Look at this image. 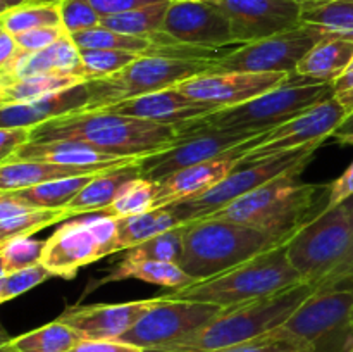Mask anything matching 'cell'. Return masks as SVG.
Returning <instances> with one entry per match:
<instances>
[{
    "label": "cell",
    "mask_w": 353,
    "mask_h": 352,
    "mask_svg": "<svg viewBox=\"0 0 353 352\" xmlns=\"http://www.w3.org/2000/svg\"><path fill=\"white\" fill-rule=\"evenodd\" d=\"M45 244L47 242L31 237L12 238L0 244V276L40 264Z\"/></svg>",
    "instance_id": "cell-40"
},
{
    "label": "cell",
    "mask_w": 353,
    "mask_h": 352,
    "mask_svg": "<svg viewBox=\"0 0 353 352\" xmlns=\"http://www.w3.org/2000/svg\"><path fill=\"white\" fill-rule=\"evenodd\" d=\"M185 228L186 224L157 235V237L130 248L126 257L134 259V261L152 259V261H168L178 262L179 264L183 255V247H185Z\"/></svg>",
    "instance_id": "cell-39"
},
{
    "label": "cell",
    "mask_w": 353,
    "mask_h": 352,
    "mask_svg": "<svg viewBox=\"0 0 353 352\" xmlns=\"http://www.w3.org/2000/svg\"><path fill=\"white\" fill-rule=\"evenodd\" d=\"M286 242L241 262L230 271L221 273L219 276L186 289L171 290L161 297L165 300H193L231 307L292 289L303 282L290 264Z\"/></svg>",
    "instance_id": "cell-3"
},
{
    "label": "cell",
    "mask_w": 353,
    "mask_h": 352,
    "mask_svg": "<svg viewBox=\"0 0 353 352\" xmlns=\"http://www.w3.org/2000/svg\"><path fill=\"white\" fill-rule=\"evenodd\" d=\"M230 19L238 45L264 40L302 24L296 0H210Z\"/></svg>",
    "instance_id": "cell-17"
},
{
    "label": "cell",
    "mask_w": 353,
    "mask_h": 352,
    "mask_svg": "<svg viewBox=\"0 0 353 352\" xmlns=\"http://www.w3.org/2000/svg\"><path fill=\"white\" fill-rule=\"evenodd\" d=\"M302 24L316 28L324 38L353 41V0H319L303 2Z\"/></svg>",
    "instance_id": "cell-31"
},
{
    "label": "cell",
    "mask_w": 353,
    "mask_h": 352,
    "mask_svg": "<svg viewBox=\"0 0 353 352\" xmlns=\"http://www.w3.org/2000/svg\"><path fill=\"white\" fill-rule=\"evenodd\" d=\"M148 54L216 62L240 47L234 41L230 19L210 0L171 2L161 33L152 38Z\"/></svg>",
    "instance_id": "cell-7"
},
{
    "label": "cell",
    "mask_w": 353,
    "mask_h": 352,
    "mask_svg": "<svg viewBox=\"0 0 353 352\" xmlns=\"http://www.w3.org/2000/svg\"><path fill=\"white\" fill-rule=\"evenodd\" d=\"M37 75H72L85 79L81 50L76 47V43L69 35L62 37L61 40L55 41L50 47L43 48V50L28 54L21 61L14 79Z\"/></svg>",
    "instance_id": "cell-30"
},
{
    "label": "cell",
    "mask_w": 353,
    "mask_h": 352,
    "mask_svg": "<svg viewBox=\"0 0 353 352\" xmlns=\"http://www.w3.org/2000/svg\"><path fill=\"white\" fill-rule=\"evenodd\" d=\"M348 352H353V311L350 317V347H348Z\"/></svg>",
    "instance_id": "cell-54"
},
{
    "label": "cell",
    "mask_w": 353,
    "mask_h": 352,
    "mask_svg": "<svg viewBox=\"0 0 353 352\" xmlns=\"http://www.w3.org/2000/svg\"><path fill=\"white\" fill-rule=\"evenodd\" d=\"M303 352H314V351H303Z\"/></svg>",
    "instance_id": "cell-58"
},
{
    "label": "cell",
    "mask_w": 353,
    "mask_h": 352,
    "mask_svg": "<svg viewBox=\"0 0 353 352\" xmlns=\"http://www.w3.org/2000/svg\"><path fill=\"white\" fill-rule=\"evenodd\" d=\"M331 138H334L340 144L353 145V113L345 117V121L336 128V131H334Z\"/></svg>",
    "instance_id": "cell-52"
},
{
    "label": "cell",
    "mask_w": 353,
    "mask_h": 352,
    "mask_svg": "<svg viewBox=\"0 0 353 352\" xmlns=\"http://www.w3.org/2000/svg\"><path fill=\"white\" fill-rule=\"evenodd\" d=\"M314 351L307 342L296 337L295 333L281 326L268 331L264 335L252 338V340L241 342V344L231 345V347L221 349L214 352H303Z\"/></svg>",
    "instance_id": "cell-41"
},
{
    "label": "cell",
    "mask_w": 353,
    "mask_h": 352,
    "mask_svg": "<svg viewBox=\"0 0 353 352\" xmlns=\"http://www.w3.org/2000/svg\"><path fill=\"white\" fill-rule=\"evenodd\" d=\"M59 7H61L62 26L68 35L92 30L102 21V16L93 9L88 0H62Z\"/></svg>",
    "instance_id": "cell-44"
},
{
    "label": "cell",
    "mask_w": 353,
    "mask_h": 352,
    "mask_svg": "<svg viewBox=\"0 0 353 352\" xmlns=\"http://www.w3.org/2000/svg\"><path fill=\"white\" fill-rule=\"evenodd\" d=\"M41 264L61 278H74L79 268L121 252L117 217L97 213L65 221L45 240Z\"/></svg>",
    "instance_id": "cell-10"
},
{
    "label": "cell",
    "mask_w": 353,
    "mask_h": 352,
    "mask_svg": "<svg viewBox=\"0 0 353 352\" xmlns=\"http://www.w3.org/2000/svg\"><path fill=\"white\" fill-rule=\"evenodd\" d=\"M79 340L83 338L78 331L55 320L45 326L6 342L16 352H69Z\"/></svg>",
    "instance_id": "cell-34"
},
{
    "label": "cell",
    "mask_w": 353,
    "mask_h": 352,
    "mask_svg": "<svg viewBox=\"0 0 353 352\" xmlns=\"http://www.w3.org/2000/svg\"><path fill=\"white\" fill-rule=\"evenodd\" d=\"M317 148L319 145H312V147H303L299 150L265 157L262 161L240 164L228 178H224L219 185L209 190L205 195L186 200V202H176V207L183 214L186 224L205 219L207 216L217 213L233 200L254 192L259 186L279 178L286 173L295 171V169H305Z\"/></svg>",
    "instance_id": "cell-12"
},
{
    "label": "cell",
    "mask_w": 353,
    "mask_h": 352,
    "mask_svg": "<svg viewBox=\"0 0 353 352\" xmlns=\"http://www.w3.org/2000/svg\"><path fill=\"white\" fill-rule=\"evenodd\" d=\"M286 72H245V71H209L179 83L174 88L186 97L212 107L241 106L286 81Z\"/></svg>",
    "instance_id": "cell-18"
},
{
    "label": "cell",
    "mask_w": 353,
    "mask_h": 352,
    "mask_svg": "<svg viewBox=\"0 0 353 352\" xmlns=\"http://www.w3.org/2000/svg\"><path fill=\"white\" fill-rule=\"evenodd\" d=\"M186 221L181 216L176 204L154 207L147 213L134 214L128 217H117V233H119L121 251H130L157 235L165 233L174 228L185 226Z\"/></svg>",
    "instance_id": "cell-28"
},
{
    "label": "cell",
    "mask_w": 353,
    "mask_h": 352,
    "mask_svg": "<svg viewBox=\"0 0 353 352\" xmlns=\"http://www.w3.org/2000/svg\"><path fill=\"white\" fill-rule=\"evenodd\" d=\"M31 141L30 128H0V162L12 157L21 147Z\"/></svg>",
    "instance_id": "cell-47"
},
{
    "label": "cell",
    "mask_w": 353,
    "mask_h": 352,
    "mask_svg": "<svg viewBox=\"0 0 353 352\" xmlns=\"http://www.w3.org/2000/svg\"><path fill=\"white\" fill-rule=\"evenodd\" d=\"M65 35H68V31L64 30V26H43L16 35V41L23 50L34 54V52H40L54 45Z\"/></svg>",
    "instance_id": "cell-45"
},
{
    "label": "cell",
    "mask_w": 353,
    "mask_h": 352,
    "mask_svg": "<svg viewBox=\"0 0 353 352\" xmlns=\"http://www.w3.org/2000/svg\"><path fill=\"white\" fill-rule=\"evenodd\" d=\"M352 244V216L343 202L302 224L286 242V254L302 282L317 286L343 264Z\"/></svg>",
    "instance_id": "cell-8"
},
{
    "label": "cell",
    "mask_w": 353,
    "mask_h": 352,
    "mask_svg": "<svg viewBox=\"0 0 353 352\" xmlns=\"http://www.w3.org/2000/svg\"><path fill=\"white\" fill-rule=\"evenodd\" d=\"M79 83H85V79L72 75H37L12 79L6 85H0V106L34 102Z\"/></svg>",
    "instance_id": "cell-32"
},
{
    "label": "cell",
    "mask_w": 353,
    "mask_h": 352,
    "mask_svg": "<svg viewBox=\"0 0 353 352\" xmlns=\"http://www.w3.org/2000/svg\"><path fill=\"white\" fill-rule=\"evenodd\" d=\"M159 302V297L133 300L124 304H92L64 311L57 317L90 340H117L137 324L148 309Z\"/></svg>",
    "instance_id": "cell-19"
},
{
    "label": "cell",
    "mask_w": 353,
    "mask_h": 352,
    "mask_svg": "<svg viewBox=\"0 0 353 352\" xmlns=\"http://www.w3.org/2000/svg\"><path fill=\"white\" fill-rule=\"evenodd\" d=\"M109 168L116 166H61L40 161H3L0 162V192H16L41 183L90 175Z\"/></svg>",
    "instance_id": "cell-26"
},
{
    "label": "cell",
    "mask_w": 353,
    "mask_h": 352,
    "mask_svg": "<svg viewBox=\"0 0 353 352\" xmlns=\"http://www.w3.org/2000/svg\"><path fill=\"white\" fill-rule=\"evenodd\" d=\"M140 57L138 54L121 50H100V48H86L81 50L83 75L86 81L92 79L107 78L116 72L123 71L124 68Z\"/></svg>",
    "instance_id": "cell-42"
},
{
    "label": "cell",
    "mask_w": 353,
    "mask_h": 352,
    "mask_svg": "<svg viewBox=\"0 0 353 352\" xmlns=\"http://www.w3.org/2000/svg\"><path fill=\"white\" fill-rule=\"evenodd\" d=\"M262 135L238 133V131L214 130V128L199 126V124H188L178 130V140L171 147L159 154L140 159L138 162L140 175L141 178L152 179V182H162L172 173L181 171L190 166L230 155L241 145Z\"/></svg>",
    "instance_id": "cell-13"
},
{
    "label": "cell",
    "mask_w": 353,
    "mask_h": 352,
    "mask_svg": "<svg viewBox=\"0 0 353 352\" xmlns=\"http://www.w3.org/2000/svg\"><path fill=\"white\" fill-rule=\"evenodd\" d=\"M255 140L241 145L240 148L231 152L230 155H224V157L216 159V161L190 166V168L172 173L168 178L159 182V195L157 200H155V207L186 202V200H193L205 195L209 190L219 185L224 178H228L241 164V157Z\"/></svg>",
    "instance_id": "cell-21"
},
{
    "label": "cell",
    "mask_w": 353,
    "mask_h": 352,
    "mask_svg": "<svg viewBox=\"0 0 353 352\" xmlns=\"http://www.w3.org/2000/svg\"><path fill=\"white\" fill-rule=\"evenodd\" d=\"M74 140L123 159L159 154L178 140L174 126L121 116L110 110H88L47 121L31 130V141Z\"/></svg>",
    "instance_id": "cell-1"
},
{
    "label": "cell",
    "mask_w": 353,
    "mask_h": 352,
    "mask_svg": "<svg viewBox=\"0 0 353 352\" xmlns=\"http://www.w3.org/2000/svg\"><path fill=\"white\" fill-rule=\"evenodd\" d=\"M76 47L79 50L86 48H100V50H121L131 52V54L147 55L154 47V41L150 38L130 37V35L117 33V31L109 30L103 26H95L92 30L79 31V33L69 35Z\"/></svg>",
    "instance_id": "cell-36"
},
{
    "label": "cell",
    "mask_w": 353,
    "mask_h": 352,
    "mask_svg": "<svg viewBox=\"0 0 353 352\" xmlns=\"http://www.w3.org/2000/svg\"><path fill=\"white\" fill-rule=\"evenodd\" d=\"M52 276H54V273L45 268L41 262L37 266H31V268L2 275L0 276V302H9L16 297L23 295L28 290L47 282Z\"/></svg>",
    "instance_id": "cell-43"
},
{
    "label": "cell",
    "mask_w": 353,
    "mask_h": 352,
    "mask_svg": "<svg viewBox=\"0 0 353 352\" xmlns=\"http://www.w3.org/2000/svg\"><path fill=\"white\" fill-rule=\"evenodd\" d=\"M140 159L128 164L116 166L100 171L71 202L65 206V213L71 217L85 216L92 213H102L105 207L116 200L121 190L124 188L128 182L138 178L140 175Z\"/></svg>",
    "instance_id": "cell-25"
},
{
    "label": "cell",
    "mask_w": 353,
    "mask_h": 352,
    "mask_svg": "<svg viewBox=\"0 0 353 352\" xmlns=\"http://www.w3.org/2000/svg\"><path fill=\"white\" fill-rule=\"evenodd\" d=\"M350 209V216H352V224H353V195L348 200H345ZM327 286H353V244L350 248V254L348 257L345 259L343 264L330 276L324 283L317 285L316 289H327Z\"/></svg>",
    "instance_id": "cell-50"
},
{
    "label": "cell",
    "mask_w": 353,
    "mask_h": 352,
    "mask_svg": "<svg viewBox=\"0 0 353 352\" xmlns=\"http://www.w3.org/2000/svg\"><path fill=\"white\" fill-rule=\"evenodd\" d=\"M302 171L286 173L207 217H223L288 240L302 224L312 219L309 216L314 209V197L323 188L300 182Z\"/></svg>",
    "instance_id": "cell-5"
},
{
    "label": "cell",
    "mask_w": 353,
    "mask_h": 352,
    "mask_svg": "<svg viewBox=\"0 0 353 352\" xmlns=\"http://www.w3.org/2000/svg\"><path fill=\"white\" fill-rule=\"evenodd\" d=\"M353 61V41L324 38L296 66V75L333 85Z\"/></svg>",
    "instance_id": "cell-27"
},
{
    "label": "cell",
    "mask_w": 353,
    "mask_h": 352,
    "mask_svg": "<svg viewBox=\"0 0 353 352\" xmlns=\"http://www.w3.org/2000/svg\"><path fill=\"white\" fill-rule=\"evenodd\" d=\"M69 352H145L141 347L123 340H90L83 338Z\"/></svg>",
    "instance_id": "cell-48"
},
{
    "label": "cell",
    "mask_w": 353,
    "mask_h": 352,
    "mask_svg": "<svg viewBox=\"0 0 353 352\" xmlns=\"http://www.w3.org/2000/svg\"><path fill=\"white\" fill-rule=\"evenodd\" d=\"M100 173V171H99ZM99 173H90V175L72 176V178L55 179V182L41 183V185L30 186V188L16 190L10 192L21 199L23 202L30 204L40 209H65L69 202L95 178Z\"/></svg>",
    "instance_id": "cell-33"
},
{
    "label": "cell",
    "mask_w": 353,
    "mask_h": 352,
    "mask_svg": "<svg viewBox=\"0 0 353 352\" xmlns=\"http://www.w3.org/2000/svg\"><path fill=\"white\" fill-rule=\"evenodd\" d=\"M0 352H16V351H14V349L10 347V345L7 344L6 340H3V342H2V347H0Z\"/></svg>",
    "instance_id": "cell-55"
},
{
    "label": "cell",
    "mask_w": 353,
    "mask_h": 352,
    "mask_svg": "<svg viewBox=\"0 0 353 352\" xmlns=\"http://www.w3.org/2000/svg\"><path fill=\"white\" fill-rule=\"evenodd\" d=\"M71 219L65 209H40L23 202L10 192H0V244L31 237L55 223Z\"/></svg>",
    "instance_id": "cell-24"
},
{
    "label": "cell",
    "mask_w": 353,
    "mask_h": 352,
    "mask_svg": "<svg viewBox=\"0 0 353 352\" xmlns=\"http://www.w3.org/2000/svg\"><path fill=\"white\" fill-rule=\"evenodd\" d=\"M102 110H110V113L121 114V116L154 121V123L174 126L176 130H181L186 124L203 119L209 114L216 113L217 109L210 104L190 99V97H186L185 93H181L178 88L172 86V88L161 90V92L123 100V102Z\"/></svg>",
    "instance_id": "cell-20"
},
{
    "label": "cell",
    "mask_w": 353,
    "mask_h": 352,
    "mask_svg": "<svg viewBox=\"0 0 353 352\" xmlns=\"http://www.w3.org/2000/svg\"><path fill=\"white\" fill-rule=\"evenodd\" d=\"M92 86L85 81L34 102L0 106V128L23 126L33 130L47 121L86 113L92 106Z\"/></svg>",
    "instance_id": "cell-22"
},
{
    "label": "cell",
    "mask_w": 353,
    "mask_h": 352,
    "mask_svg": "<svg viewBox=\"0 0 353 352\" xmlns=\"http://www.w3.org/2000/svg\"><path fill=\"white\" fill-rule=\"evenodd\" d=\"M0 26L14 37L24 31L43 26H62L59 3H40V6H23L0 12Z\"/></svg>",
    "instance_id": "cell-38"
},
{
    "label": "cell",
    "mask_w": 353,
    "mask_h": 352,
    "mask_svg": "<svg viewBox=\"0 0 353 352\" xmlns=\"http://www.w3.org/2000/svg\"><path fill=\"white\" fill-rule=\"evenodd\" d=\"M223 307L193 300H165L159 302L137 321L130 331L117 340L128 342L143 351L164 347L193 333L217 316Z\"/></svg>",
    "instance_id": "cell-15"
},
{
    "label": "cell",
    "mask_w": 353,
    "mask_h": 352,
    "mask_svg": "<svg viewBox=\"0 0 353 352\" xmlns=\"http://www.w3.org/2000/svg\"><path fill=\"white\" fill-rule=\"evenodd\" d=\"M141 280V282L152 283V285L164 286V289L179 290L186 289L190 285H195L196 282L193 276H190L178 262L168 261H134V259H124L123 262L116 266L105 278L100 280L97 285H105L110 282H123V280Z\"/></svg>",
    "instance_id": "cell-29"
},
{
    "label": "cell",
    "mask_w": 353,
    "mask_h": 352,
    "mask_svg": "<svg viewBox=\"0 0 353 352\" xmlns=\"http://www.w3.org/2000/svg\"><path fill=\"white\" fill-rule=\"evenodd\" d=\"M171 2H199V0H171Z\"/></svg>",
    "instance_id": "cell-56"
},
{
    "label": "cell",
    "mask_w": 353,
    "mask_h": 352,
    "mask_svg": "<svg viewBox=\"0 0 353 352\" xmlns=\"http://www.w3.org/2000/svg\"><path fill=\"white\" fill-rule=\"evenodd\" d=\"M209 71H214L212 62L157 54L140 55L123 71L88 81L93 92L90 110L109 109L133 97L172 88L193 76Z\"/></svg>",
    "instance_id": "cell-9"
},
{
    "label": "cell",
    "mask_w": 353,
    "mask_h": 352,
    "mask_svg": "<svg viewBox=\"0 0 353 352\" xmlns=\"http://www.w3.org/2000/svg\"><path fill=\"white\" fill-rule=\"evenodd\" d=\"M296 2L303 3V2H319V0H296Z\"/></svg>",
    "instance_id": "cell-57"
},
{
    "label": "cell",
    "mask_w": 353,
    "mask_h": 352,
    "mask_svg": "<svg viewBox=\"0 0 353 352\" xmlns=\"http://www.w3.org/2000/svg\"><path fill=\"white\" fill-rule=\"evenodd\" d=\"M347 110L334 97L310 107L305 113L299 114L281 124L276 130L269 131L264 140L241 157V164L262 161L265 157L299 150L303 147L321 145L326 138L333 137L336 128L347 117Z\"/></svg>",
    "instance_id": "cell-16"
},
{
    "label": "cell",
    "mask_w": 353,
    "mask_h": 352,
    "mask_svg": "<svg viewBox=\"0 0 353 352\" xmlns=\"http://www.w3.org/2000/svg\"><path fill=\"white\" fill-rule=\"evenodd\" d=\"M7 161H40L61 166H119L138 159H123L93 145L74 140L30 141Z\"/></svg>",
    "instance_id": "cell-23"
},
{
    "label": "cell",
    "mask_w": 353,
    "mask_h": 352,
    "mask_svg": "<svg viewBox=\"0 0 353 352\" xmlns=\"http://www.w3.org/2000/svg\"><path fill=\"white\" fill-rule=\"evenodd\" d=\"M169 3H171V0H165V2L128 10V12L105 16L100 21V26L109 28V30L117 31V33L130 35V37L150 38L152 40L155 35L161 33Z\"/></svg>",
    "instance_id": "cell-35"
},
{
    "label": "cell",
    "mask_w": 353,
    "mask_h": 352,
    "mask_svg": "<svg viewBox=\"0 0 353 352\" xmlns=\"http://www.w3.org/2000/svg\"><path fill=\"white\" fill-rule=\"evenodd\" d=\"M93 9L102 17L114 16V14L128 12V10L140 9V7L152 6V3L165 2V0H88Z\"/></svg>",
    "instance_id": "cell-49"
},
{
    "label": "cell",
    "mask_w": 353,
    "mask_h": 352,
    "mask_svg": "<svg viewBox=\"0 0 353 352\" xmlns=\"http://www.w3.org/2000/svg\"><path fill=\"white\" fill-rule=\"evenodd\" d=\"M352 311L353 286L316 289L283 326L314 352H348Z\"/></svg>",
    "instance_id": "cell-11"
},
{
    "label": "cell",
    "mask_w": 353,
    "mask_h": 352,
    "mask_svg": "<svg viewBox=\"0 0 353 352\" xmlns=\"http://www.w3.org/2000/svg\"><path fill=\"white\" fill-rule=\"evenodd\" d=\"M314 292L310 283H299L274 295L223 307L214 320L181 340L145 352H214L252 340L285 324Z\"/></svg>",
    "instance_id": "cell-2"
},
{
    "label": "cell",
    "mask_w": 353,
    "mask_h": 352,
    "mask_svg": "<svg viewBox=\"0 0 353 352\" xmlns=\"http://www.w3.org/2000/svg\"><path fill=\"white\" fill-rule=\"evenodd\" d=\"M62 0H0V12L23 6H40V3H61Z\"/></svg>",
    "instance_id": "cell-53"
},
{
    "label": "cell",
    "mask_w": 353,
    "mask_h": 352,
    "mask_svg": "<svg viewBox=\"0 0 353 352\" xmlns=\"http://www.w3.org/2000/svg\"><path fill=\"white\" fill-rule=\"evenodd\" d=\"M159 195V182H152L147 178L131 179L124 185L119 195L116 197L109 207L102 211V214L112 217H128L134 216V214L147 213V211L154 209L155 200Z\"/></svg>",
    "instance_id": "cell-37"
},
{
    "label": "cell",
    "mask_w": 353,
    "mask_h": 352,
    "mask_svg": "<svg viewBox=\"0 0 353 352\" xmlns=\"http://www.w3.org/2000/svg\"><path fill=\"white\" fill-rule=\"evenodd\" d=\"M283 242L286 240L247 224L223 217H205L186 224L179 266L196 282H203L236 268Z\"/></svg>",
    "instance_id": "cell-4"
},
{
    "label": "cell",
    "mask_w": 353,
    "mask_h": 352,
    "mask_svg": "<svg viewBox=\"0 0 353 352\" xmlns=\"http://www.w3.org/2000/svg\"><path fill=\"white\" fill-rule=\"evenodd\" d=\"M326 204L321 211H330L333 207L340 206L345 200H348L353 195V161L352 164L345 169L343 175L338 179L326 185Z\"/></svg>",
    "instance_id": "cell-46"
},
{
    "label": "cell",
    "mask_w": 353,
    "mask_h": 352,
    "mask_svg": "<svg viewBox=\"0 0 353 352\" xmlns=\"http://www.w3.org/2000/svg\"><path fill=\"white\" fill-rule=\"evenodd\" d=\"M324 40V35L309 24L264 40L252 41L233 48L214 62V71L245 72H296V66L307 52Z\"/></svg>",
    "instance_id": "cell-14"
},
{
    "label": "cell",
    "mask_w": 353,
    "mask_h": 352,
    "mask_svg": "<svg viewBox=\"0 0 353 352\" xmlns=\"http://www.w3.org/2000/svg\"><path fill=\"white\" fill-rule=\"evenodd\" d=\"M331 97H333V85L319 83L316 79L292 72L286 81L276 88L269 90L241 106L216 110L192 124L214 128V130L262 135L276 130L278 126L288 123L299 114L305 113L307 109L331 99Z\"/></svg>",
    "instance_id": "cell-6"
},
{
    "label": "cell",
    "mask_w": 353,
    "mask_h": 352,
    "mask_svg": "<svg viewBox=\"0 0 353 352\" xmlns=\"http://www.w3.org/2000/svg\"><path fill=\"white\" fill-rule=\"evenodd\" d=\"M333 97L343 106L347 114L353 113V61L347 71L333 83Z\"/></svg>",
    "instance_id": "cell-51"
}]
</instances>
